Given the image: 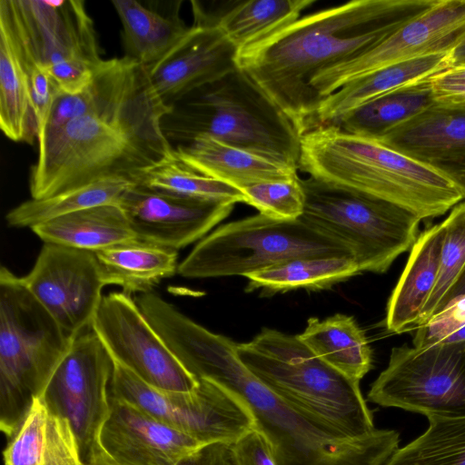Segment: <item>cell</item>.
<instances>
[{
  "mask_svg": "<svg viewBox=\"0 0 465 465\" xmlns=\"http://www.w3.org/2000/svg\"><path fill=\"white\" fill-rule=\"evenodd\" d=\"M106 285L146 293L178 270V251L135 240L95 252Z\"/></svg>",
  "mask_w": 465,
  "mask_h": 465,
  "instance_id": "cell-29",
  "label": "cell"
},
{
  "mask_svg": "<svg viewBox=\"0 0 465 465\" xmlns=\"http://www.w3.org/2000/svg\"><path fill=\"white\" fill-rule=\"evenodd\" d=\"M301 257L352 255L342 243L300 218L277 220L258 213L203 237L179 263L177 272L190 279L245 277Z\"/></svg>",
  "mask_w": 465,
  "mask_h": 465,
  "instance_id": "cell-9",
  "label": "cell"
},
{
  "mask_svg": "<svg viewBox=\"0 0 465 465\" xmlns=\"http://www.w3.org/2000/svg\"><path fill=\"white\" fill-rule=\"evenodd\" d=\"M137 240L178 251L232 213L234 203L202 200L134 184L118 203Z\"/></svg>",
  "mask_w": 465,
  "mask_h": 465,
  "instance_id": "cell-17",
  "label": "cell"
},
{
  "mask_svg": "<svg viewBox=\"0 0 465 465\" xmlns=\"http://www.w3.org/2000/svg\"><path fill=\"white\" fill-rule=\"evenodd\" d=\"M435 0H353L300 17L237 52L236 64L294 124L308 130L321 71L371 49Z\"/></svg>",
  "mask_w": 465,
  "mask_h": 465,
  "instance_id": "cell-3",
  "label": "cell"
},
{
  "mask_svg": "<svg viewBox=\"0 0 465 465\" xmlns=\"http://www.w3.org/2000/svg\"><path fill=\"white\" fill-rule=\"evenodd\" d=\"M368 400L426 417H465V343L392 348Z\"/></svg>",
  "mask_w": 465,
  "mask_h": 465,
  "instance_id": "cell-11",
  "label": "cell"
},
{
  "mask_svg": "<svg viewBox=\"0 0 465 465\" xmlns=\"http://www.w3.org/2000/svg\"><path fill=\"white\" fill-rule=\"evenodd\" d=\"M198 381L192 391H163L114 361L110 395L139 407L203 444H232L255 429L251 411L238 396L211 381Z\"/></svg>",
  "mask_w": 465,
  "mask_h": 465,
  "instance_id": "cell-12",
  "label": "cell"
},
{
  "mask_svg": "<svg viewBox=\"0 0 465 465\" xmlns=\"http://www.w3.org/2000/svg\"><path fill=\"white\" fill-rule=\"evenodd\" d=\"M113 369L112 357L88 328L74 336L41 396L70 422L84 463L103 454L99 435L110 412Z\"/></svg>",
  "mask_w": 465,
  "mask_h": 465,
  "instance_id": "cell-13",
  "label": "cell"
},
{
  "mask_svg": "<svg viewBox=\"0 0 465 465\" xmlns=\"http://www.w3.org/2000/svg\"><path fill=\"white\" fill-rule=\"evenodd\" d=\"M444 237L442 223L427 226L411 249L409 259L387 303L385 324L391 332L415 331L438 278Z\"/></svg>",
  "mask_w": 465,
  "mask_h": 465,
  "instance_id": "cell-21",
  "label": "cell"
},
{
  "mask_svg": "<svg viewBox=\"0 0 465 465\" xmlns=\"http://www.w3.org/2000/svg\"><path fill=\"white\" fill-rule=\"evenodd\" d=\"M435 104L465 109V64L450 66L429 78Z\"/></svg>",
  "mask_w": 465,
  "mask_h": 465,
  "instance_id": "cell-39",
  "label": "cell"
},
{
  "mask_svg": "<svg viewBox=\"0 0 465 465\" xmlns=\"http://www.w3.org/2000/svg\"><path fill=\"white\" fill-rule=\"evenodd\" d=\"M181 4L163 13L139 1H112L122 24L124 56L148 67L175 46L190 27L180 15Z\"/></svg>",
  "mask_w": 465,
  "mask_h": 465,
  "instance_id": "cell-26",
  "label": "cell"
},
{
  "mask_svg": "<svg viewBox=\"0 0 465 465\" xmlns=\"http://www.w3.org/2000/svg\"><path fill=\"white\" fill-rule=\"evenodd\" d=\"M450 54L451 66L465 64V39L450 51Z\"/></svg>",
  "mask_w": 465,
  "mask_h": 465,
  "instance_id": "cell-43",
  "label": "cell"
},
{
  "mask_svg": "<svg viewBox=\"0 0 465 465\" xmlns=\"http://www.w3.org/2000/svg\"><path fill=\"white\" fill-rule=\"evenodd\" d=\"M84 465H115L114 462H112L108 458H106L104 455L101 454L94 458V460H90L89 462L84 463Z\"/></svg>",
  "mask_w": 465,
  "mask_h": 465,
  "instance_id": "cell-44",
  "label": "cell"
},
{
  "mask_svg": "<svg viewBox=\"0 0 465 465\" xmlns=\"http://www.w3.org/2000/svg\"><path fill=\"white\" fill-rule=\"evenodd\" d=\"M465 39V0H435L365 53L318 73L311 87L322 101L343 85L381 68L452 51Z\"/></svg>",
  "mask_w": 465,
  "mask_h": 465,
  "instance_id": "cell-15",
  "label": "cell"
},
{
  "mask_svg": "<svg viewBox=\"0 0 465 465\" xmlns=\"http://www.w3.org/2000/svg\"><path fill=\"white\" fill-rule=\"evenodd\" d=\"M31 230L44 242L93 252L137 240L119 204L98 205L72 213Z\"/></svg>",
  "mask_w": 465,
  "mask_h": 465,
  "instance_id": "cell-27",
  "label": "cell"
},
{
  "mask_svg": "<svg viewBox=\"0 0 465 465\" xmlns=\"http://www.w3.org/2000/svg\"><path fill=\"white\" fill-rule=\"evenodd\" d=\"M135 183L128 178L99 180L58 194L27 200L11 209L5 216L11 227L32 228L37 224L84 209L119 203L122 195Z\"/></svg>",
  "mask_w": 465,
  "mask_h": 465,
  "instance_id": "cell-33",
  "label": "cell"
},
{
  "mask_svg": "<svg viewBox=\"0 0 465 465\" xmlns=\"http://www.w3.org/2000/svg\"><path fill=\"white\" fill-rule=\"evenodd\" d=\"M236 348L262 383L343 433L361 438L376 430L360 381L323 361L298 335L264 328Z\"/></svg>",
  "mask_w": 465,
  "mask_h": 465,
  "instance_id": "cell-6",
  "label": "cell"
},
{
  "mask_svg": "<svg viewBox=\"0 0 465 465\" xmlns=\"http://www.w3.org/2000/svg\"><path fill=\"white\" fill-rule=\"evenodd\" d=\"M441 223L444 237L438 278L423 309L420 326L432 316L465 267V202L454 206Z\"/></svg>",
  "mask_w": 465,
  "mask_h": 465,
  "instance_id": "cell-36",
  "label": "cell"
},
{
  "mask_svg": "<svg viewBox=\"0 0 465 465\" xmlns=\"http://www.w3.org/2000/svg\"><path fill=\"white\" fill-rule=\"evenodd\" d=\"M172 111L144 65L115 58L109 88L88 114L38 142L31 198L42 199L99 180L134 176L173 154L163 129Z\"/></svg>",
  "mask_w": 465,
  "mask_h": 465,
  "instance_id": "cell-1",
  "label": "cell"
},
{
  "mask_svg": "<svg viewBox=\"0 0 465 465\" xmlns=\"http://www.w3.org/2000/svg\"><path fill=\"white\" fill-rule=\"evenodd\" d=\"M110 403L99 446L115 465H176L205 445L124 400Z\"/></svg>",
  "mask_w": 465,
  "mask_h": 465,
  "instance_id": "cell-19",
  "label": "cell"
},
{
  "mask_svg": "<svg viewBox=\"0 0 465 465\" xmlns=\"http://www.w3.org/2000/svg\"><path fill=\"white\" fill-rule=\"evenodd\" d=\"M238 465H277L268 440L252 430L232 443Z\"/></svg>",
  "mask_w": 465,
  "mask_h": 465,
  "instance_id": "cell-40",
  "label": "cell"
},
{
  "mask_svg": "<svg viewBox=\"0 0 465 465\" xmlns=\"http://www.w3.org/2000/svg\"><path fill=\"white\" fill-rule=\"evenodd\" d=\"M298 168L326 183L396 204L421 220L440 217L463 202L460 190L436 167L336 125L302 134Z\"/></svg>",
  "mask_w": 465,
  "mask_h": 465,
  "instance_id": "cell-4",
  "label": "cell"
},
{
  "mask_svg": "<svg viewBox=\"0 0 465 465\" xmlns=\"http://www.w3.org/2000/svg\"><path fill=\"white\" fill-rule=\"evenodd\" d=\"M361 273L352 258L301 257L248 274L246 292L273 294L292 290H321Z\"/></svg>",
  "mask_w": 465,
  "mask_h": 465,
  "instance_id": "cell-32",
  "label": "cell"
},
{
  "mask_svg": "<svg viewBox=\"0 0 465 465\" xmlns=\"http://www.w3.org/2000/svg\"><path fill=\"white\" fill-rule=\"evenodd\" d=\"M450 53L431 54L397 63L343 85L321 101L308 130L334 124L368 102L425 81L450 67Z\"/></svg>",
  "mask_w": 465,
  "mask_h": 465,
  "instance_id": "cell-20",
  "label": "cell"
},
{
  "mask_svg": "<svg viewBox=\"0 0 465 465\" xmlns=\"http://www.w3.org/2000/svg\"><path fill=\"white\" fill-rule=\"evenodd\" d=\"M314 3L315 0L232 1L207 12L199 2H191L193 11L217 25L238 51L290 25Z\"/></svg>",
  "mask_w": 465,
  "mask_h": 465,
  "instance_id": "cell-25",
  "label": "cell"
},
{
  "mask_svg": "<svg viewBox=\"0 0 465 465\" xmlns=\"http://www.w3.org/2000/svg\"><path fill=\"white\" fill-rule=\"evenodd\" d=\"M0 128L10 140L33 144L38 122L24 60L6 17L0 13Z\"/></svg>",
  "mask_w": 465,
  "mask_h": 465,
  "instance_id": "cell-28",
  "label": "cell"
},
{
  "mask_svg": "<svg viewBox=\"0 0 465 465\" xmlns=\"http://www.w3.org/2000/svg\"><path fill=\"white\" fill-rule=\"evenodd\" d=\"M74 337L68 335L21 281L0 270V429L7 439L43 395Z\"/></svg>",
  "mask_w": 465,
  "mask_h": 465,
  "instance_id": "cell-7",
  "label": "cell"
},
{
  "mask_svg": "<svg viewBox=\"0 0 465 465\" xmlns=\"http://www.w3.org/2000/svg\"><path fill=\"white\" fill-rule=\"evenodd\" d=\"M241 191L246 197L245 203L268 217L296 220L303 213L305 193L299 176L256 183Z\"/></svg>",
  "mask_w": 465,
  "mask_h": 465,
  "instance_id": "cell-37",
  "label": "cell"
},
{
  "mask_svg": "<svg viewBox=\"0 0 465 465\" xmlns=\"http://www.w3.org/2000/svg\"><path fill=\"white\" fill-rule=\"evenodd\" d=\"M176 465H238L232 444L214 442L203 445Z\"/></svg>",
  "mask_w": 465,
  "mask_h": 465,
  "instance_id": "cell-41",
  "label": "cell"
},
{
  "mask_svg": "<svg viewBox=\"0 0 465 465\" xmlns=\"http://www.w3.org/2000/svg\"><path fill=\"white\" fill-rule=\"evenodd\" d=\"M465 326V267L426 323L415 330L412 346L429 347L442 342Z\"/></svg>",
  "mask_w": 465,
  "mask_h": 465,
  "instance_id": "cell-38",
  "label": "cell"
},
{
  "mask_svg": "<svg viewBox=\"0 0 465 465\" xmlns=\"http://www.w3.org/2000/svg\"><path fill=\"white\" fill-rule=\"evenodd\" d=\"M460 190L465 202V153L434 165Z\"/></svg>",
  "mask_w": 465,
  "mask_h": 465,
  "instance_id": "cell-42",
  "label": "cell"
},
{
  "mask_svg": "<svg viewBox=\"0 0 465 465\" xmlns=\"http://www.w3.org/2000/svg\"><path fill=\"white\" fill-rule=\"evenodd\" d=\"M133 181L139 185L202 200L246 203L244 193L223 181L199 173L172 155L136 173Z\"/></svg>",
  "mask_w": 465,
  "mask_h": 465,
  "instance_id": "cell-34",
  "label": "cell"
},
{
  "mask_svg": "<svg viewBox=\"0 0 465 465\" xmlns=\"http://www.w3.org/2000/svg\"><path fill=\"white\" fill-rule=\"evenodd\" d=\"M162 338L196 379L217 383L247 405L277 465H384L398 449L393 430L353 438L273 391L242 361L237 343L183 313L166 323Z\"/></svg>",
  "mask_w": 465,
  "mask_h": 465,
  "instance_id": "cell-2",
  "label": "cell"
},
{
  "mask_svg": "<svg viewBox=\"0 0 465 465\" xmlns=\"http://www.w3.org/2000/svg\"><path fill=\"white\" fill-rule=\"evenodd\" d=\"M434 104L427 79L368 102L331 125L350 134L380 139Z\"/></svg>",
  "mask_w": 465,
  "mask_h": 465,
  "instance_id": "cell-31",
  "label": "cell"
},
{
  "mask_svg": "<svg viewBox=\"0 0 465 465\" xmlns=\"http://www.w3.org/2000/svg\"><path fill=\"white\" fill-rule=\"evenodd\" d=\"M163 129L182 143L208 135L298 168L301 133L239 68L173 104Z\"/></svg>",
  "mask_w": 465,
  "mask_h": 465,
  "instance_id": "cell-5",
  "label": "cell"
},
{
  "mask_svg": "<svg viewBox=\"0 0 465 465\" xmlns=\"http://www.w3.org/2000/svg\"><path fill=\"white\" fill-rule=\"evenodd\" d=\"M193 24L166 54L146 67L162 100L173 106L237 67V48L211 21L193 11Z\"/></svg>",
  "mask_w": 465,
  "mask_h": 465,
  "instance_id": "cell-18",
  "label": "cell"
},
{
  "mask_svg": "<svg viewBox=\"0 0 465 465\" xmlns=\"http://www.w3.org/2000/svg\"><path fill=\"white\" fill-rule=\"evenodd\" d=\"M298 336L319 358L352 380L360 381L372 368L367 336L352 316L311 317Z\"/></svg>",
  "mask_w": 465,
  "mask_h": 465,
  "instance_id": "cell-30",
  "label": "cell"
},
{
  "mask_svg": "<svg viewBox=\"0 0 465 465\" xmlns=\"http://www.w3.org/2000/svg\"><path fill=\"white\" fill-rule=\"evenodd\" d=\"M21 281L71 337L91 328L106 285L94 252L53 243Z\"/></svg>",
  "mask_w": 465,
  "mask_h": 465,
  "instance_id": "cell-16",
  "label": "cell"
},
{
  "mask_svg": "<svg viewBox=\"0 0 465 465\" xmlns=\"http://www.w3.org/2000/svg\"><path fill=\"white\" fill-rule=\"evenodd\" d=\"M5 465H84L70 422L36 398L23 421L7 439Z\"/></svg>",
  "mask_w": 465,
  "mask_h": 465,
  "instance_id": "cell-23",
  "label": "cell"
},
{
  "mask_svg": "<svg viewBox=\"0 0 465 465\" xmlns=\"http://www.w3.org/2000/svg\"><path fill=\"white\" fill-rule=\"evenodd\" d=\"M301 181L300 219L346 246L360 272H386L415 243L422 220L411 212L312 177Z\"/></svg>",
  "mask_w": 465,
  "mask_h": 465,
  "instance_id": "cell-8",
  "label": "cell"
},
{
  "mask_svg": "<svg viewBox=\"0 0 465 465\" xmlns=\"http://www.w3.org/2000/svg\"><path fill=\"white\" fill-rule=\"evenodd\" d=\"M427 418L428 429L384 465H465V417Z\"/></svg>",
  "mask_w": 465,
  "mask_h": 465,
  "instance_id": "cell-35",
  "label": "cell"
},
{
  "mask_svg": "<svg viewBox=\"0 0 465 465\" xmlns=\"http://www.w3.org/2000/svg\"><path fill=\"white\" fill-rule=\"evenodd\" d=\"M174 153L193 171L240 190L256 183L298 176L296 167L208 135L179 144Z\"/></svg>",
  "mask_w": 465,
  "mask_h": 465,
  "instance_id": "cell-22",
  "label": "cell"
},
{
  "mask_svg": "<svg viewBox=\"0 0 465 465\" xmlns=\"http://www.w3.org/2000/svg\"><path fill=\"white\" fill-rule=\"evenodd\" d=\"M91 328L113 361L147 384L174 392L197 387L198 379L176 359L130 294L104 295Z\"/></svg>",
  "mask_w": 465,
  "mask_h": 465,
  "instance_id": "cell-14",
  "label": "cell"
},
{
  "mask_svg": "<svg viewBox=\"0 0 465 465\" xmlns=\"http://www.w3.org/2000/svg\"><path fill=\"white\" fill-rule=\"evenodd\" d=\"M378 140L434 166L465 153V109L435 104Z\"/></svg>",
  "mask_w": 465,
  "mask_h": 465,
  "instance_id": "cell-24",
  "label": "cell"
},
{
  "mask_svg": "<svg viewBox=\"0 0 465 465\" xmlns=\"http://www.w3.org/2000/svg\"><path fill=\"white\" fill-rule=\"evenodd\" d=\"M35 58L63 94L92 81L104 59L94 21L82 0H6Z\"/></svg>",
  "mask_w": 465,
  "mask_h": 465,
  "instance_id": "cell-10",
  "label": "cell"
}]
</instances>
